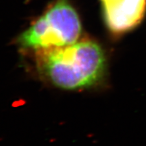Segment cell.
<instances>
[{"label":"cell","mask_w":146,"mask_h":146,"mask_svg":"<svg viewBox=\"0 0 146 146\" xmlns=\"http://www.w3.org/2000/svg\"><path fill=\"white\" fill-rule=\"evenodd\" d=\"M146 12V0H114L104 3L105 21L113 33L123 34L141 23Z\"/></svg>","instance_id":"obj_3"},{"label":"cell","mask_w":146,"mask_h":146,"mask_svg":"<svg viewBox=\"0 0 146 146\" xmlns=\"http://www.w3.org/2000/svg\"><path fill=\"white\" fill-rule=\"evenodd\" d=\"M34 53L39 72L61 89L74 90L92 86L101 79L105 71L104 53L91 40Z\"/></svg>","instance_id":"obj_1"},{"label":"cell","mask_w":146,"mask_h":146,"mask_svg":"<svg viewBox=\"0 0 146 146\" xmlns=\"http://www.w3.org/2000/svg\"><path fill=\"white\" fill-rule=\"evenodd\" d=\"M81 25L66 0H58L16 39L21 48L36 52L66 46L78 41Z\"/></svg>","instance_id":"obj_2"},{"label":"cell","mask_w":146,"mask_h":146,"mask_svg":"<svg viewBox=\"0 0 146 146\" xmlns=\"http://www.w3.org/2000/svg\"><path fill=\"white\" fill-rule=\"evenodd\" d=\"M114 1V0H102V1L103 2V3L110 2V1Z\"/></svg>","instance_id":"obj_4"}]
</instances>
